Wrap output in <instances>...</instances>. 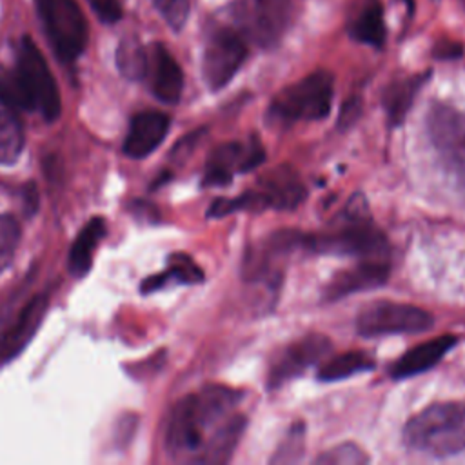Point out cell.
Instances as JSON below:
<instances>
[{
	"instance_id": "obj_17",
	"label": "cell",
	"mask_w": 465,
	"mask_h": 465,
	"mask_svg": "<svg viewBox=\"0 0 465 465\" xmlns=\"http://www.w3.org/2000/svg\"><path fill=\"white\" fill-rule=\"evenodd\" d=\"M47 309V298L38 294L31 298L24 309L16 314L15 322L0 336V363L16 356L36 332L44 312Z\"/></svg>"
},
{
	"instance_id": "obj_3",
	"label": "cell",
	"mask_w": 465,
	"mask_h": 465,
	"mask_svg": "<svg viewBox=\"0 0 465 465\" xmlns=\"http://www.w3.org/2000/svg\"><path fill=\"white\" fill-rule=\"evenodd\" d=\"M405 445L430 458L465 450V403L440 401L414 414L403 427Z\"/></svg>"
},
{
	"instance_id": "obj_6",
	"label": "cell",
	"mask_w": 465,
	"mask_h": 465,
	"mask_svg": "<svg viewBox=\"0 0 465 465\" xmlns=\"http://www.w3.org/2000/svg\"><path fill=\"white\" fill-rule=\"evenodd\" d=\"M232 27L258 47H274L292 20L291 0H232L227 7Z\"/></svg>"
},
{
	"instance_id": "obj_25",
	"label": "cell",
	"mask_w": 465,
	"mask_h": 465,
	"mask_svg": "<svg viewBox=\"0 0 465 465\" xmlns=\"http://www.w3.org/2000/svg\"><path fill=\"white\" fill-rule=\"evenodd\" d=\"M116 65L129 80L143 78L147 67V49L138 42V38L125 36L116 49Z\"/></svg>"
},
{
	"instance_id": "obj_20",
	"label": "cell",
	"mask_w": 465,
	"mask_h": 465,
	"mask_svg": "<svg viewBox=\"0 0 465 465\" xmlns=\"http://www.w3.org/2000/svg\"><path fill=\"white\" fill-rule=\"evenodd\" d=\"M105 234V222L100 216H94L91 222H87L82 231L78 232L76 240L71 245L69 251V272L76 278H82L89 269L93 262V254L96 251L98 242Z\"/></svg>"
},
{
	"instance_id": "obj_10",
	"label": "cell",
	"mask_w": 465,
	"mask_h": 465,
	"mask_svg": "<svg viewBox=\"0 0 465 465\" xmlns=\"http://www.w3.org/2000/svg\"><path fill=\"white\" fill-rule=\"evenodd\" d=\"M16 73L33 102V109H38L47 122L56 120L60 116V93L47 62L29 36L20 40Z\"/></svg>"
},
{
	"instance_id": "obj_14",
	"label": "cell",
	"mask_w": 465,
	"mask_h": 465,
	"mask_svg": "<svg viewBox=\"0 0 465 465\" xmlns=\"http://www.w3.org/2000/svg\"><path fill=\"white\" fill-rule=\"evenodd\" d=\"M145 76L153 94L163 104H176L183 89V73L173 54L162 45L153 44L147 49Z\"/></svg>"
},
{
	"instance_id": "obj_16",
	"label": "cell",
	"mask_w": 465,
	"mask_h": 465,
	"mask_svg": "<svg viewBox=\"0 0 465 465\" xmlns=\"http://www.w3.org/2000/svg\"><path fill=\"white\" fill-rule=\"evenodd\" d=\"M169 124V116L160 111H142L134 114L124 142L125 154L131 158H143L151 154L163 142Z\"/></svg>"
},
{
	"instance_id": "obj_2",
	"label": "cell",
	"mask_w": 465,
	"mask_h": 465,
	"mask_svg": "<svg viewBox=\"0 0 465 465\" xmlns=\"http://www.w3.org/2000/svg\"><path fill=\"white\" fill-rule=\"evenodd\" d=\"M302 247L322 254L358 256L360 260H387V240L374 225L367 202L352 194L340 216L322 232L302 234Z\"/></svg>"
},
{
	"instance_id": "obj_4",
	"label": "cell",
	"mask_w": 465,
	"mask_h": 465,
	"mask_svg": "<svg viewBox=\"0 0 465 465\" xmlns=\"http://www.w3.org/2000/svg\"><path fill=\"white\" fill-rule=\"evenodd\" d=\"M334 94V78L329 71H314L283 87L267 107V122L292 125L316 122L329 114Z\"/></svg>"
},
{
	"instance_id": "obj_26",
	"label": "cell",
	"mask_w": 465,
	"mask_h": 465,
	"mask_svg": "<svg viewBox=\"0 0 465 465\" xmlns=\"http://www.w3.org/2000/svg\"><path fill=\"white\" fill-rule=\"evenodd\" d=\"M0 102L11 109H33V102L16 71L0 74Z\"/></svg>"
},
{
	"instance_id": "obj_11",
	"label": "cell",
	"mask_w": 465,
	"mask_h": 465,
	"mask_svg": "<svg viewBox=\"0 0 465 465\" xmlns=\"http://www.w3.org/2000/svg\"><path fill=\"white\" fill-rule=\"evenodd\" d=\"M247 58L245 38L234 27L214 29L203 49L202 73L209 89L220 91L238 73Z\"/></svg>"
},
{
	"instance_id": "obj_29",
	"label": "cell",
	"mask_w": 465,
	"mask_h": 465,
	"mask_svg": "<svg viewBox=\"0 0 465 465\" xmlns=\"http://www.w3.org/2000/svg\"><path fill=\"white\" fill-rule=\"evenodd\" d=\"M303 440H305V432H303V425L296 423L287 436L283 438V441L280 443V447L276 449L274 456L271 458V463H287V461H298L303 454Z\"/></svg>"
},
{
	"instance_id": "obj_32",
	"label": "cell",
	"mask_w": 465,
	"mask_h": 465,
	"mask_svg": "<svg viewBox=\"0 0 465 465\" xmlns=\"http://www.w3.org/2000/svg\"><path fill=\"white\" fill-rule=\"evenodd\" d=\"M38 209V191L36 185L31 182L24 187V211L25 214H33Z\"/></svg>"
},
{
	"instance_id": "obj_18",
	"label": "cell",
	"mask_w": 465,
	"mask_h": 465,
	"mask_svg": "<svg viewBox=\"0 0 465 465\" xmlns=\"http://www.w3.org/2000/svg\"><path fill=\"white\" fill-rule=\"evenodd\" d=\"M456 336L443 334L414 345L394 361L391 367V376L394 380H403L432 369L456 345Z\"/></svg>"
},
{
	"instance_id": "obj_23",
	"label": "cell",
	"mask_w": 465,
	"mask_h": 465,
	"mask_svg": "<svg viewBox=\"0 0 465 465\" xmlns=\"http://www.w3.org/2000/svg\"><path fill=\"white\" fill-rule=\"evenodd\" d=\"M372 369H374V360L367 352L349 351L323 361V365L318 371V378L322 381H336V380H345L349 376L367 372Z\"/></svg>"
},
{
	"instance_id": "obj_21",
	"label": "cell",
	"mask_w": 465,
	"mask_h": 465,
	"mask_svg": "<svg viewBox=\"0 0 465 465\" xmlns=\"http://www.w3.org/2000/svg\"><path fill=\"white\" fill-rule=\"evenodd\" d=\"M429 74H414L409 78H401L392 82L383 93V109L387 113L389 124L398 125L405 120L414 96L418 94L420 87L427 80Z\"/></svg>"
},
{
	"instance_id": "obj_28",
	"label": "cell",
	"mask_w": 465,
	"mask_h": 465,
	"mask_svg": "<svg viewBox=\"0 0 465 465\" xmlns=\"http://www.w3.org/2000/svg\"><path fill=\"white\" fill-rule=\"evenodd\" d=\"M20 240V225L9 214H0V272L9 265Z\"/></svg>"
},
{
	"instance_id": "obj_9",
	"label": "cell",
	"mask_w": 465,
	"mask_h": 465,
	"mask_svg": "<svg viewBox=\"0 0 465 465\" xmlns=\"http://www.w3.org/2000/svg\"><path fill=\"white\" fill-rule=\"evenodd\" d=\"M434 325L432 314L421 307L396 302H372L365 305L356 318V331L365 336L414 334L429 331Z\"/></svg>"
},
{
	"instance_id": "obj_1",
	"label": "cell",
	"mask_w": 465,
	"mask_h": 465,
	"mask_svg": "<svg viewBox=\"0 0 465 465\" xmlns=\"http://www.w3.org/2000/svg\"><path fill=\"white\" fill-rule=\"evenodd\" d=\"M242 392L207 385L182 398L169 416L165 449L176 461L225 463L231 460L247 418L236 411Z\"/></svg>"
},
{
	"instance_id": "obj_8",
	"label": "cell",
	"mask_w": 465,
	"mask_h": 465,
	"mask_svg": "<svg viewBox=\"0 0 465 465\" xmlns=\"http://www.w3.org/2000/svg\"><path fill=\"white\" fill-rule=\"evenodd\" d=\"M427 131L445 169L465 189V111L436 102L427 113Z\"/></svg>"
},
{
	"instance_id": "obj_30",
	"label": "cell",
	"mask_w": 465,
	"mask_h": 465,
	"mask_svg": "<svg viewBox=\"0 0 465 465\" xmlns=\"http://www.w3.org/2000/svg\"><path fill=\"white\" fill-rule=\"evenodd\" d=\"M158 13L173 31H180L189 16V0H153Z\"/></svg>"
},
{
	"instance_id": "obj_12",
	"label": "cell",
	"mask_w": 465,
	"mask_h": 465,
	"mask_svg": "<svg viewBox=\"0 0 465 465\" xmlns=\"http://www.w3.org/2000/svg\"><path fill=\"white\" fill-rule=\"evenodd\" d=\"M265 160V151L258 138L249 142H227L218 145L207 158L203 171V185H225L234 173L256 169Z\"/></svg>"
},
{
	"instance_id": "obj_27",
	"label": "cell",
	"mask_w": 465,
	"mask_h": 465,
	"mask_svg": "<svg viewBox=\"0 0 465 465\" xmlns=\"http://www.w3.org/2000/svg\"><path fill=\"white\" fill-rule=\"evenodd\" d=\"M367 461H369V456L356 443L336 445L316 458V463H325V465H361Z\"/></svg>"
},
{
	"instance_id": "obj_31",
	"label": "cell",
	"mask_w": 465,
	"mask_h": 465,
	"mask_svg": "<svg viewBox=\"0 0 465 465\" xmlns=\"http://www.w3.org/2000/svg\"><path fill=\"white\" fill-rule=\"evenodd\" d=\"M93 13L104 24H114L122 18V4L120 0H87Z\"/></svg>"
},
{
	"instance_id": "obj_5",
	"label": "cell",
	"mask_w": 465,
	"mask_h": 465,
	"mask_svg": "<svg viewBox=\"0 0 465 465\" xmlns=\"http://www.w3.org/2000/svg\"><path fill=\"white\" fill-rule=\"evenodd\" d=\"M307 196L298 173L289 165H278L265 173L254 187L236 198H216L207 216L220 218L234 211H265V209H294Z\"/></svg>"
},
{
	"instance_id": "obj_19",
	"label": "cell",
	"mask_w": 465,
	"mask_h": 465,
	"mask_svg": "<svg viewBox=\"0 0 465 465\" xmlns=\"http://www.w3.org/2000/svg\"><path fill=\"white\" fill-rule=\"evenodd\" d=\"M349 35L361 44L381 47L385 44V22H383V9L378 0H365L356 15L349 22Z\"/></svg>"
},
{
	"instance_id": "obj_13",
	"label": "cell",
	"mask_w": 465,
	"mask_h": 465,
	"mask_svg": "<svg viewBox=\"0 0 465 465\" xmlns=\"http://www.w3.org/2000/svg\"><path fill=\"white\" fill-rule=\"evenodd\" d=\"M331 347V341L322 334H307L302 340L287 345L271 363L267 372V387L278 389L289 380L300 376L307 367L320 361Z\"/></svg>"
},
{
	"instance_id": "obj_24",
	"label": "cell",
	"mask_w": 465,
	"mask_h": 465,
	"mask_svg": "<svg viewBox=\"0 0 465 465\" xmlns=\"http://www.w3.org/2000/svg\"><path fill=\"white\" fill-rule=\"evenodd\" d=\"M24 147V129L13 109L0 102V163H15Z\"/></svg>"
},
{
	"instance_id": "obj_22",
	"label": "cell",
	"mask_w": 465,
	"mask_h": 465,
	"mask_svg": "<svg viewBox=\"0 0 465 465\" xmlns=\"http://www.w3.org/2000/svg\"><path fill=\"white\" fill-rule=\"evenodd\" d=\"M202 280H203V272L193 262V258H189L187 254L176 252L169 258V267L163 272L153 274L147 280H143L142 292L160 291V289L169 287L173 283L174 285L176 283H200Z\"/></svg>"
},
{
	"instance_id": "obj_7",
	"label": "cell",
	"mask_w": 465,
	"mask_h": 465,
	"mask_svg": "<svg viewBox=\"0 0 465 465\" xmlns=\"http://www.w3.org/2000/svg\"><path fill=\"white\" fill-rule=\"evenodd\" d=\"M45 35L54 54L74 62L87 44V24L74 0H36Z\"/></svg>"
},
{
	"instance_id": "obj_15",
	"label": "cell",
	"mask_w": 465,
	"mask_h": 465,
	"mask_svg": "<svg viewBox=\"0 0 465 465\" xmlns=\"http://www.w3.org/2000/svg\"><path fill=\"white\" fill-rule=\"evenodd\" d=\"M389 278V262L387 260H360L358 265L340 271L332 276L323 291L327 302L345 298L352 292H361L387 282Z\"/></svg>"
}]
</instances>
